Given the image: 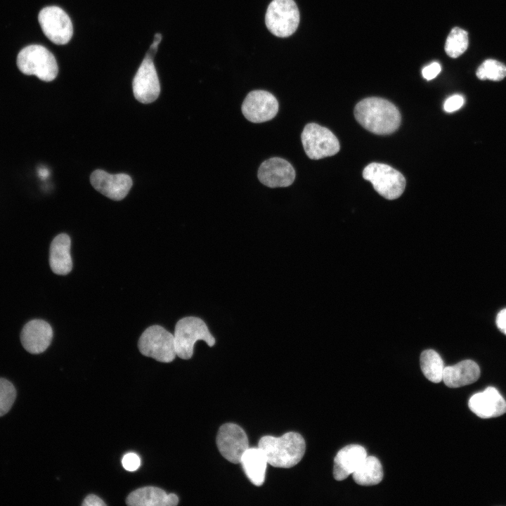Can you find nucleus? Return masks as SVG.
<instances>
[{"instance_id": "1a4fd4ad", "label": "nucleus", "mask_w": 506, "mask_h": 506, "mask_svg": "<svg viewBox=\"0 0 506 506\" xmlns=\"http://www.w3.org/2000/svg\"><path fill=\"white\" fill-rule=\"evenodd\" d=\"M38 20L45 36L58 45L67 44L73 34L72 21L60 7L47 6L41 9Z\"/></svg>"}, {"instance_id": "5701e85b", "label": "nucleus", "mask_w": 506, "mask_h": 506, "mask_svg": "<svg viewBox=\"0 0 506 506\" xmlns=\"http://www.w3.org/2000/svg\"><path fill=\"white\" fill-rule=\"evenodd\" d=\"M420 368L425 377L434 383L442 381L444 365L440 355L433 349H427L420 355Z\"/></svg>"}, {"instance_id": "6ab92c4d", "label": "nucleus", "mask_w": 506, "mask_h": 506, "mask_svg": "<svg viewBox=\"0 0 506 506\" xmlns=\"http://www.w3.org/2000/svg\"><path fill=\"white\" fill-rule=\"evenodd\" d=\"M479 376L478 364L472 360H464L444 367L442 380L447 387L458 388L475 382Z\"/></svg>"}, {"instance_id": "f257e3e1", "label": "nucleus", "mask_w": 506, "mask_h": 506, "mask_svg": "<svg viewBox=\"0 0 506 506\" xmlns=\"http://www.w3.org/2000/svg\"><path fill=\"white\" fill-rule=\"evenodd\" d=\"M358 122L368 131L379 135L394 132L400 126L401 114L391 102L371 97L358 102L354 108Z\"/></svg>"}, {"instance_id": "c756f323", "label": "nucleus", "mask_w": 506, "mask_h": 506, "mask_svg": "<svg viewBox=\"0 0 506 506\" xmlns=\"http://www.w3.org/2000/svg\"><path fill=\"white\" fill-rule=\"evenodd\" d=\"M83 506H105L106 504L98 496L91 494L86 497L82 504Z\"/></svg>"}, {"instance_id": "9d476101", "label": "nucleus", "mask_w": 506, "mask_h": 506, "mask_svg": "<svg viewBox=\"0 0 506 506\" xmlns=\"http://www.w3.org/2000/svg\"><path fill=\"white\" fill-rule=\"evenodd\" d=\"M216 445L222 456L232 463H240L248 449V439L244 429L234 423L221 426L216 436Z\"/></svg>"}, {"instance_id": "f03ea898", "label": "nucleus", "mask_w": 506, "mask_h": 506, "mask_svg": "<svg viewBox=\"0 0 506 506\" xmlns=\"http://www.w3.org/2000/svg\"><path fill=\"white\" fill-rule=\"evenodd\" d=\"M258 447L264 453L269 465L275 467L290 468L302 459L306 443L301 434L290 432L279 437L264 436L259 441Z\"/></svg>"}, {"instance_id": "6e6552de", "label": "nucleus", "mask_w": 506, "mask_h": 506, "mask_svg": "<svg viewBox=\"0 0 506 506\" xmlns=\"http://www.w3.org/2000/svg\"><path fill=\"white\" fill-rule=\"evenodd\" d=\"M306 155L311 160H319L337 154L339 143L328 129L316 123L307 124L301 135Z\"/></svg>"}, {"instance_id": "4be33fe9", "label": "nucleus", "mask_w": 506, "mask_h": 506, "mask_svg": "<svg viewBox=\"0 0 506 506\" xmlns=\"http://www.w3.org/2000/svg\"><path fill=\"white\" fill-rule=\"evenodd\" d=\"M353 479L361 486H372L379 484L383 478V470L379 460L375 456H368L352 473Z\"/></svg>"}, {"instance_id": "7ed1b4c3", "label": "nucleus", "mask_w": 506, "mask_h": 506, "mask_svg": "<svg viewBox=\"0 0 506 506\" xmlns=\"http://www.w3.org/2000/svg\"><path fill=\"white\" fill-rule=\"evenodd\" d=\"M174 337L176 356L185 360L192 357L197 341L203 340L209 346L215 344V339L206 323L195 316L179 320L176 324Z\"/></svg>"}, {"instance_id": "412c9836", "label": "nucleus", "mask_w": 506, "mask_h": 506, "mask_svg": "<svg viewBox=\"0 0 506 506\" xmlns=\"http://www.w3.org/2000/svg\"><path fill=\"white\" fill-rule=\"evenodd\" d=\"M240 463L246 476L254 485L260 486L264 484L268 463L260 448H248L242 455Z\"/></svg>"}, {"instance_id": "dca6fc26", "label": "nucleus", "mask_w": 506, "mask_h": 506, "mask_svg": "<svg viewBox=\"0 0 506 506\" xmlns=\"http://www.w3.org/2000/svg\"><path fill=\"white\" fill-rule=\"evenodd\" d=\"M468 406L472 412L484 419L496 417L506 413V401L492 387L474 394L469 398Z\"/></svg>"}, {"instance_id": "2f4dec72", "label": "nucleus", "mask_w": 506, "mask_h": 506, "mask_svg": "<svg viewBox=\"0 0 506 506\" xmlns=\"http://www.w3.org/2000/svg\"><path fill=\"white\" fill-rule=\"evenodd\" d=\"M161 40H162V35L160 33H156L154 37L153 42L151 44V46L148 50V52L146 53V56L153 58V56L155 55V53L157 51L158 45L160 43Z\"/></svg>"}, {"instance_id": "2eb2a0df", "label": "nucleus", "mask_w": 506, "mask_h": 506, "mask_svg": "<svg viewBox=\"0 0 506 506\" xmlns=\"http://www.w3.org/2000/svg\"><path fill=\"white\" fill-rule=\"evenodd\" d=\"M53 330L46 321L34 319L27 323L20 334V341L24 349L33 354L44 352L51 344Z\"/></svg>"}, {"instance_id": "a211bd4d", "label": "nucleus", "mask_w": 506, "mask_h": 506, "mask_svg": "<svg viewBox=\"0 0 506 506\" xmlns=\"http://www.w3.org/2000/svg\"><path fill=\"white\" fill-rule=\"evenodd\" d=\"M179 498L174 493L167 494L155 486H145L132 491L127 496L126 503L130 506H174Z\"/></svg>"}, {"instance_id": "b1692460", "label": "nucleus", "mask_w": 506, "mask_h": 506, "mask_svg": "<svg viewBox=\"0 0 506 506\" xmlns=\"http://www.w3.org/2000/svg\"><path fill=\"white\" fill-rule=\"evenodd\" d=\"M467 32L459 27L453 28L445 44V51L447 55L451 58H458L467 50Z\"/></svg>"}, {"instance_id": "393cba45", "label": "nucleus", "mask_w": 506, "mask_h": 506, "mask_svg": "<svg viewBox=\"0 0 506 506\" xmlns=\"http://www.w3.org/2000/svg\"><path fill=\"white\" fill-rule=\"evenodd\" d=\"M476 77L481 80L500 81L506 77V66L498 60L488 59L478 67Z\"/></svg>"}, {"instance_id": "ddd939ff", "label": "nucleus", "mask_w": 506, "mask_h": 506, "mask_svg": "<svg viewBox=\"0 0 506 506\" xmlns=\"http://www.w3.org/2000/svg\"><path fill=\"white\" fill-rule=\"evenodd\" d=\"M258 179L269 188L287 187L292 184L296 173L292 164L281 157H271L259 167Z\"/></svg>"}, {"instance_id": "7c9ffc66", "label": "nucleus", "mask_w": 506, "mask_h": 506, "mask_svg": "<svg viewBox=\"0 0 506 506\" xmlns=\"http://www.w3.org/2000/svg\"><path fill=\"white\" fill-rule=\"evenodd\" d=\"M496 325L498 329L506 335V309L501 310L497 315Z\"/></svg>"}, {"instance_id": "f3484780", "label": "nucleus", "mask_w": 506, "mask_h": 506, "mask_svg": "<svg viewBox=\"0 0 506 506\" xmlns=\"http://www.w3.org/2000/svg\"><path fill=\"white\" fill-rule=\"evenodd\" d=\"M366 457L365 449L360 445L352 444L344 447L334 459V478L337 481L345 479L352 474Z\"/></svg>"}, {"instance_id": "39448f33", "label": "nucleus", "mask_w": 506, "mask_h": 506, "mask_svg": "<svg viewBox=\"0 0 506 506\" xmlns=\"http://www.w3.org/2000/svg\"><path fill=\"white\" fill-rule=\"evenodd\" d=\"M364 179L370 181L374 189L388 200L399 197L404 191L406 179L403 174L391 166L372 162L363 171Z\"/></svg>"}, {"instance_id": "cd10ccee", "label": "nucleus", "mask_w": 506, "mask_h": 506, "mask_svg": "<svg viewBox=\"0 0 506 506\" xmlns=\"http://www.w3.org/2000/svg\"><path fill=\"white\" fill-rule=\"evenodd\" d=\"M122 462L124 468L130 472L136 470L141 465L139 457L133 453L126 454L123 457Z\"/></svg>"}, {"instance_id": "20e7f679", "label": "nucleus", "mask_w": 506, "mask_h": 506, "mask_svg": "<svg viewBox=\"0 0 506 506\" xmlns=\"http://www.w3.org/2000/svg\"><path fill=\"white\" fill-rule=\"evenodd\" d=\"M17 65L23 74L35 75L44 82L53 81L58 72L54 56L46 48L38 44L23 48L18 55Z\"/></svg>"}, {"instance_id": "0eeeda50", "label": "nucleus", "mask_w": 506, "mask_h": 506, "mask_svg": "<svg viewBox=\"0 0 506 506\" xmlns=\"http://www.w3.org/2000/svg\"><path fill=\"white\" fill-rule=\"evenodd\" d=\"M265 22L268 30L278 37L291 36L299 23V13L294 0H273L268 5Z\"/></svg>"}, {"instance_id": "c85d7f7f", "label": "nucleus", "mask_w": 506, "mask_h": 506, "mask_svg": "<svg viewBox=\"0 0 506 506\" xmlns=\"http://www.w3.org/2000/svg\"><path fill=\"white\" fill-rule=\"evenodd\" d=\"M441 67L439 63L434 62L424 67L422 71V76L427 80L435 78L441 72Z\"/></svg>"}, {"instance_id": "9b49d317", "label": "nucleus", "mask_w": 506, "mask_h": 506, "mask_svg": "<svg viewBox=\"0 0 506 506\" xmlns=\"http://www.w3.org/2000/svg\"><path fill=\"white\" fill-rule=\"evenodd\" d=\"M278 108V102L272 93L264 90H254L247 95L241 110L248 121L261 123L275 117Z\"/></svg>"}, {"instance_id": "aec40b11", "label": "nucleus", "mask_w": 506, "mask_h": 506, "mask_svg": "<svg viewBox=\"0 0 506 506\" xmlns=\"http://www.w3.org/2000/svg\"><path fill=\"white\" fill-rule=\"evenodd\" d=\"M71 240L68 235L60 233L52 240L50 246L49 264L57 275H67L72 268L70 255Z\"/></svg>"}, {"instance_id": "423d86ee", "label": "nucleus", "mask_w": 506, "mask_h": 506, "mask_svg": "<svg viewBox=\"0 0 506 506\" xmlns=\"http://www.w3.org/2000/svg\"><path fill=\"white\" fill-rule=\"evenodd\" d=\"M138 347L143 356L162 363H170L176 356L174 335L160 325L148 327L141 335Z\"/></svg>"}, {"instance_id": "4468645a", "label": "nucleus", "mask_w": 506, "mask_h": 506, "mask_svg": "<svg viewBox=\"0 0 506 506\" xmlns=\"http://www.w3.org/2000/svg\"><path fill=\"white\" fill-rule=\"evenodd\" d=\"M90 181L96 190L113 200L124 199L133 184L128 174H111L101 169L92 172Z\"/></svg>"}, {"instance_id": "f8f14e48", "label": "nucleus", "mask_w": 506, "mask_h": 506, "mask_svg": "<svg viewBox=\"0 0 506 506\" xmlns=\"http://www.w3.org/2000/svg\"><path fill=\"white\" fill-rule=\"evenodd\" d=\"M135 98L148 104L155 101L160 93V85L153 58L145 56L132 83Z\"/></svg>"}, {"instance_id": "bb28decb", "label": "nucleus", "mask_w": 506, "mask_h": 506, "mask_svg": "<svg viewBox=\"0 0 506 506\" xmlns=\"http://www.w3.org/2000/svg\"><path fill=\"white\" fill-rule=\"evenodd\" d=\"M465 99L461 95L455 94L446 100L443 110L447 112H453L459 110L464 104Z\"/></svg>"}, {"instance_id": "a878e982", "label": "nucleus", "mask_w": 506, "mask_h": 506, "mask_svg": "<svg viewBox=\"0 0 506 506\" xmlns=\"http://www.w3.org/2000/svg\"><path fill=\"white\" fill-rule=\"evenodd\" d=\"M15 397L16 391L13 384L6 379L0 378V417L10 410Z\"/></svg>"}]
</instances>
